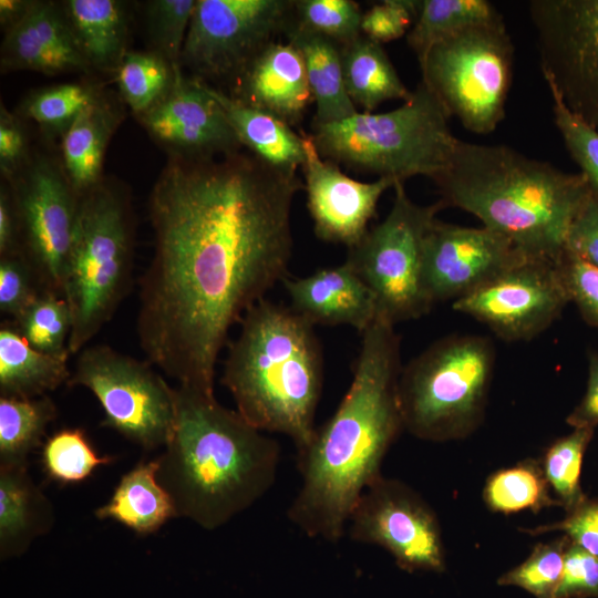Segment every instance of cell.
Segmentation results:
<instances>
[{
	"label": "cell",
	"instance_id": "obj_43",
	"mask_svg": "<svg viewBox=\"0 0 598 598\" xmlns=\"http://www.w3.org/2000/svg\"><path fill=\"white\" fill-rule=\"evenodd\" d=\"M556 262L569 301L588 324L598 328V267L566 249Z\"/></svg>",
	"mask_w": 598,
	"mask_h": 598
},
{
	"label": "cell",
	"instance_id": "obj_33",
	"mask_svg": "<svg viewBox=\"0 0 598 598\" xmlns=\"http://www.w3.org/2000/svg\"><path fill=\"white\" fill-rule=\"evenodd\" d=\"M549 488L542 465L527 460L492 474L483 497L495 513L513 514L524 509L536 513L544 507L560 505L550 496Z\"/></svg>",
	"mask_w": 598,
	"mask_h": 598
},
{
	"label": "cell",
	"instance_id": "obj_17",
	"mask_svg": "<svg viewBox=\"0 0 598 598\" xmlns=\"http://www.w3.org/2000/svg\"><path fill=\"white\" fill-rule=\"evenodd\" d=\"M526 255L507 237L486 227L434 220L424 241V278L433 303L462 298Z\"/></svg>",
	"mask_w": 598,
	"mask_h": 598
},
{
	"label": "cell",
	"instance_id": "obj_31",
	"mask_svg": "<svg viewBox=\"0 0 598 598\" xmlns=\"http://www.w3.org/2000/svg\"><path fill=\"white\" fill-rule=\"evenodd\" d=\"M504 21L486 0H421L417 19L406 42L421 65L433 45L470 28Z\"/></svg>",
	"mask_w": 598,
	"mask_h": 598
},
{
	"label": "cell",
	"instance_id": "obj_7",
	"mask_svg": "<svg viewBox=\"0 0 598 598\" xmlns=\"http://www.w3.org/2000/svg\"><path fill=\"white\" fill-rule=\"evenodd\" d=\"M133 267L130 200L101 183L79 197L63 295L72 313L70 354L89 346L112 319L131 290Z\"/></svg>",
	"mask_w": 598,
	"mask_h": 598
},
{
	"label": "cell",
	"instance_id": "obj_6",
	"mask_svg": "<svg viewBox=\"0 0 598 598\" xmlns=\"http://www.w3.org/2000/svg\"><path fill=\"white\" fill-rule=\"evenodd\" d=\"M450 117L421 80L399 107L312 123L310 136L319 154L336 164L402 183L413 176L433 179L446 167L457 141Z\"/></svg>",
	"mask_w": 598,
	"mask_h": 598
},
{
	"label": "cell",
	"instance_id": "obj_23",
	"mask_svg": "<svg viewBox=\"0 0 598 598\" xmlns=\"http://www.w3.org/2000/svg\"><path fill=\"white\" fill-rule=\"evenodd\" d=\"M50 501L34 483L28 465L0 466V557L23 554L53 525Z\"/></svg>",
	"mask_w": 598,
	"mask_h": 598
},
{
	"label": "cell",
	"instance_id": "obj_41",
	"mask_svg": "<svg viewBox=\"0 0 598 598\" xmlns=\"http://www.w3.org/2000/svg\"><path fill=\"white\" fill-rule=\"evenodd\" d=\"M555 125L565 147L579 166L591 196L598 199V131L574 113L549 87Z\"/></svg>",
	"mask_w": 598,
	"mask_h": 598
},
{
	"label": "cell",
	"instance_id": "obj_42",
	"mask_svg": "<svg viewBox=\"0 0 598 598\" xmlns=\"http://www.w3.org/2000/svg\"><path fill=\"white\" fill-rule=\"evenodd\" d=\"M95 99L83 85L66 83L42 90L25 102L24 112L40 125L65 131Z\"/></svg>",
	"mask_w": 598,
	"mask_h": 598
},
{
	"label": "cell",
	"instance_id": "obj_12",
	"mask_svg": "<svg viewBox=\"0 0 598 598\" xmlns=\"http://www.w3.org/2000/svg\"><path fill=\"white\" fill-rule=\"evenodd\" d=\"M293 0H196L181 63L196 79L236 81L293 19Z\"/></svg>",
	"mask_w": 598,
	"mask_h": 598
},
{
	"label": "cell",
	"instance_id": "obj_26",
	"mask_svg": "<svg viewBox=\"0 0 598 598\" xmlns=\"http://www.w3.org/2000/svg\"><path fill=\"white\" fill-rule=\"evenodd\" d=\"M70 353L50 354L31 347L9 319L0 324V396L38 398L68 383Z\"/></svg>",
	"mask_w": 598,
	"mask_h": 598
},
{
	"label": "cell",
	"instance_id": "obj_46",
	"mask_svg": "<svg viewBox=\"0 0 598 598\" xmlns=\"http://www.w3.org/2000/svg\"><path fill=\"white\" fill-rule=\"evenodd\" d=\"M598 598V559L568 540L555 598Z\"/></svg>",
	"mask_w": 598,
	"mask_h": 598
},
{
	"label": "cell",
	"instance_id": "obj_39",
	"mask_svg": "<svg viewBox=\"0 0 598 598\" xmlns=\"http://www.w3.org/2000/svg\"><path fill=\"white\" fill-rule=\"evenodd\" d=\"M568 540L564 536L550 543L537 544L524 563L498 578V585L517 586L536 598H555Z\"/></svg>",
	"mask_w": 598,
	"mask_h": 598
},
{
	"label": "cell",
	"instance_id": "obj_45",
	"mask_svg": "<svg viewBox=\"0 0 598 598\" xmlns=\"http://www.w3.org/2000/svg\"><path fill=\"white\" fill-rule=\"evenodd\" d=\"M421 0H384L362 14L361 33L379 43L403 37L415 23Z\"/></svg>",
	"mask_w": 598,
	"mask_h": 598
},
{
	"label": "cell",
	"instance_id": "obj_20",
	"mask_svg": "<svg viewBox=\"0 0 598 598\" xmlns=\"http://www.w3.org/2000/svg\"><path fill=\"white\" fill-rule=\"evenodd\" d=\"M290 308L313 327L350 326L362 334L375 320L373 292L346 261L306 277L282 279Z\"/></svg>",
	"mask_w": 598,
	"mask_h": 598
},
{
	"label": "cell",
	"instance_id": "obj_29",
	"mask_svg": "<svg viewBox=\"0 0 598 598\" xmlns=\"http://www.w3.org/2000/svg\"><path fill=\"white\" fill-rule=\"evenodd\" d=\"M342 71L351 101L372 112L389 100L410 99L408 90L381 43L361 34L341 47Z\"/></svg>",
	"mask_w": 598,
	"mask_h": 598
},
{
	"label": "cell",
	"instance_id": "obj_16",
	"mask_svg": "<svg viewBox=\"0 0 598 598\" xmlns=\"http://www.w3.org/2000/svg\"><path fill=\"white\" fill-rule=\"evenodd\" d=\"M569 302L556 260L526 256L452 307L503 340L527 341L550 327Z\"/></svg>",
	"mask_w": 598,
	"mask_h": 598
},
{
	"label": "cell",
	"instance_id": "obj_24",
	"mask_svg": "<svg viewBox=\"0 0 598 598\" xmlns=\"http://www.w3.org/2000/svg\"><path fill=\"white\" fill-rule=\"evenodd\" d=\"M202 83L220 105L243 146L275 168L297 173L305 162L301 135L276 116L225 94L207 82Z\"/></svg>",
	"mask_w": 598,
	"mask_h": 598
},
{
	"label": "cell",
	"instance_id": "obj_47",
	"mask_svg": "<svg viewBox=\"0 0 598 598\" xmlns=\"http://www.w3.org/2000/svg\"><path fill=\"white\" fill-rule=\"evenodd\" d=\"M556 530L563 532L571 543L598 559V501L586 498L574 509L567 512L564 519L524 532L539 535Z\"/></svg>",
	"mask_w": 598,
	"mask_h": 598
},
{
	"label": "cell",
	"instance_id": "obj_38",
	"mask_svg": "<svg viewBox=\"0 0 598 598\" xmlns=\"http://www.w3.org/2000/svg\"><path fill=\"white\" fill-rule=\"evenodd\" d=\"M362 12L352 0H295L293 21L343 47L361 33Z\"/></svg>",
	"mask_w": 598,
	"mask_h": 598
},
{
	"label": "cell",
	"instance_id": "obj_50",
	"mask_svg": "<svg viewBox=\"0 0 598 598\" xmlns=\"http://www.w3.org/2000/svg\"><path fill=\"white\" fill-rule=\"evenodd\" d=\"M567 423L575 427H592L598 424V353L588 354V380L586 392L579 404L567 417Z\"/></svg>",
	"mask_w": 598,
	"mask_h": 598
},
{
	"label": "cell",
	"instance_id": "obj_14",
	"mask_svg": "<svg viewBox=\"0 0 598 598\" xmlns=\"http://www.w3.org/2000/svg\"><path fill=\"white\" fill-rule=\"evenodd\" d=\"M347 530L353 542L385 549L403 570L440 573L445 568L435 513L399 480L377 477L354 505Z\"/></svg>",
	"mask_w": 598,
	"mask_h": 598
},
{
	"label": "cell",
	"instance_id": "obj_34",
	"mask_svg": "<svg viewBox=\"0 0 598 598\" xmlns=\"http://www.w3.org/2000/svg\"><path fill=\"white\" fill-rule=\"evenodd\" d=\"M116 70L121 95L141 115L168 91L175 69L156 52H126Z\"/></svg>",
	"mask_w": 598,
	"mask_h": 598
},
{
	"label": "cell",
	"instance_id": "obj_32",
	"mask_svg": "<svg viewBox=\"0 0 598 598\" xmlns=\"http://www.w3.org/2000/svg\"><path fill=\"white\" fill-rule=\"evenodd\" d=\"M58 410L51 398L0 396V466L28 465Z\"/></svg>",
	"mask_w": 598,
	"mask_h": 598
},
{
	"label": "cell",
	"instance_id": "obj_37",
	"mask_svg": "<svg viewBox=\"0 0 598 598\" xmlns=\"http://www.w3.org/2000/svg\"><path fill=\"white\" fill-rule=\"evenodd\" d=\"M594 431L592 427H575L570 434L556 440L544 456L542 467L545 477L567 512L587 498L579 478L582 457Z\"/></svg>",
	"mask_w": 598,
	"mask_h": 598
},
{
	"label": "cell",
	"instance_id": "obj_9",
	"mask_svg": "<svg viewBox=\"0 0 598 598\" xmlns=\"http://www.w3.org/2000/svg\"><path fill=\"white\" fill-rule=\"evenodd\" d=\"M513 63L514 47L502 21L442 40L420 68L450 116L472 133L488 134L505 117Z\"/></svg>",
	"mask_w": 598,
	"mask_h": 598
},
{
	"label": "cell",
	"instance_id": "obj_25",
	"mask_svg": "<svg viewBox=\"0 0 598 598\" xmlns=\"http://www.w3.org/2000/svg\"><path fill=\"white\" fill-rule=\"evenodd\" d=\"M285 34L288 42L299 50L305 62L316 103L312 123L338 122L358 113L346 90L341 47L321 34L299 27L293 19Z\"/></svg>",
	"mask_w": 598,
	"mask_h": 598
},
{
	"label": "cell",
	"instance_id": "obj_28",
	"mask_svg": "<svg viewBox=\"0 0 598 598\" xmlns=\"http://www.w3.org/2000/svg\"><path fill=\"white\" fill-rule=\"evenodd\" d=\"M76 44L90 66L117 69L127 51V16L115 0H68L61 4Z\"/></svg>",
	"mask_w": 598,
	"mask_h": 598
},
{
	"label": "cell",
	"instance_id": "obj_22",
	"mask_svg": "<svg viewBox=\"0 0 598 598\" xmlns=\"http://www.w3.org/2000/svg\"><path fill=\"white\" fill-rule=\"evenodd\" d=\"M234 92L229 95L289 126L298 124L313 102L302 55L289 42L268 44L236 80Z\"/></svg>",
	"mask_w": 598,
	"mask_h": 598
},
{
	"label": "cell",
	"instance_id": "obj_48",
	"mask_svg": "<svg viewBox=\"0 0 598 598\" xmlns=\"http://www.w3.org/2000/svg\"><path fill=\"white\" fill-rule=\"evenodd\" d=\"M565 249L598 267V199L592 196L573 221Z\"/></svg>",
	"mask_w": 598,
	"mask_h": 598
},
{
	"label": "cell",
	"instance_id": "obj_10",
	"mask_svg": "<svg viewBox=\"0 0 598 598\" xmlns=\"http://www.w3.org/2000/svg\"><path fill=\"white\" fill-rule=\"evenodd\" d=\"M394 199L386 217L348 249L346 262L373 292L378 315L393 324L420 318L433 307L424 278L425 236L446 208L439 199L419 205L394 185Z\"/></svg>",
	"mask_w": 598,
	"mask_h": 598
},
{
	"label": "cell",
	"instance_id": "obj_44",
	"mask_svg": "<svg viewBox=\"0 0 598 598\" xmlns=\"http://www.w3.org/2000/svg\"><path fill=\"white\" fill-rule=\"evenodd\" d=\"M43 292L38 278L20 255L0 257V311L14 320Z\"/></svg>",
	"mask_w": 598,
	"mask_h": 598
},
{
	"label": "cell",
	"instance_id": "obj_49",
	"mask_svg": "<svg viewBox=\"0 0 598 598\" xmlns=\"http://www.w3.org/2000/svg\"><path fill=\"white\" fill-rule=\"evenodd\" d=\"M25 154V137L17 121L1 110L0 117V166L7 176L13 173L22 163Z\"/></svg>",
	"mask_w": 598,
	"mask_h": 598
},
{
	"label": "cell",
	"instance_id": "obj_11",
	"mask_svg": "<svg viewBox=\"0 0 598 598\" xmlns=\"http://www.w3.org/2000/svg\"><path fill=\"white\" fill-rule=\"evenodd\" d=\"M76 355L66 384L95 395L104 412L102 425L146 451L165 446L174 424V393L154 365L107 344L86 346Z\"/></svg>",
	"mask_w": 598,
	"mask_h": 598
},
{
	"label": "cell",
	"instance_id": "obj_5",
	"mask_svg": "<svg viewBox=\"0 0 598 598\" xmlns=\"http://www.w3.org/2000/svg\"><path fill=\"white\" fill-rule=\"evenodd\" d=\"M239 324L220 381L248 423L289 437L297 452L301 451L316 431L323 383L322 353L313 326L290 307L266 298Z\"/></svg>",
	"mask_w": 598,
	"mask_h": 598
},
{
	"label": "cell",
	"instance_id": "obj_27",
	"mask_svg": "<svg viewBox=\"0 0 598 598\" xmlns=\"http://www.w3.org/2000/svg\"><path fill=\"white\" fill-rule=\"evenodd\" d=\"M157 472V458L137 464L122 476L110 501L94 512L95 516L115 520L137 534L157 532L168 519L177 517Z\"/></svg>",
	"mask_w": 598,
	"mask_h": 598
},
{
	"label": "cell",
	"instance_id": "obj_35",
	"mask_svg": "<svg viewBox=\"0 0 598 598\" xmlns=\"http://www.w3.org/2000/svg\"><path fill=\"white\" fill-rule=\"evenodd\" d=\"M11 321L34 349L50 354L70 353L68 342L72 331V313L64 297L41 292Z\"/></svg>",
	"mask_w": 598,
	"mask_h": 598
},
{
	"label": "cell",
	"instance_id": "obj_13",
	"mask_svg": "<svg viewBox=\"0 0 598 598\" xmlns=\"http://www.w3.org/2000/svg\"><path fill=\"white\" fill-rule=\"evenodd\" d=\"M547 86L598 131V0H532Z\"/></svg>",
	"mask_w": 598,
	"mask_h": 598
},
{
	"label": "cell",
	"instance_id": "obj_19",
	"mask_svg": "<svg viewBox=\"0 0 598 598\" xmlns=\"http://www.w3.org/2000/svg\"><path fill=\"white\" fill-rule=\"evenodd\" d=\"M301 136L305 150L301 168L315 234L323 241L350 249L369 231V221L383 193L399 182L389 177L369 183L355 181L319 154L310 134Z\"/></svg>",
	"mask_w": 598,
	"mask_h": 598
},
{
	"label": "cell",
	"instance_id": "obj_4",
	"mask_svg": "<svg viewBox=\"0 0 598 598\" xmlns=\"http://www.w3.org/2000/svg\"><path fill=\"white\" fill-rule=\"evenodd\" d=\"M445 207L463 209L526 255L557 260L590 198L581 173H567L506 145L456 141L432 179Z\"/></svg>",
	"mask_w": 598,
	"mask_h": 598
},
{
	"label": "cell",
	"instance_id": "obj_36",
	"mask_svg": "<svg viewBox=\"0 0 598 598\" xmlns=\"http://www.w3.org/2000/svg\"><path fill=\"white\" fill-rule=\"evenodd\" d=\"M111 456H101L81 429H62L52 434L42 447L41 462L47 476L61 484L86 480L96 467L110 464Z\"/></svg>",
	"mask_w": 598,
	"mask_h": 598
},
{
	"label": "cell",
	"instance_id": "obj_8",
	"mask_svg": "<svg viewBox=\"0 0 598 598\" xmlns=\"http://www.w3.org/2000/svg\"><path fill=\"white\" fill-rule=\"evenodd\" d=\"M495 364L491 339L444 337L401 370L398 394L403 427L417 439H463L481 424Z\"/></svg>",
	"mask_w": 598,
	"mask_h": 598
},
{
	"label": "cell",
	"instance_id": "obj_1",
	"mask_svg": "<svg viewBox=\"0 0 598 598\" xmlns=\"http://www.w3.org/2000/svg\"><path fill=\"white\" fill-rule=\"evenodd\" d=\"M302 182L239 152L174 156L151 193L154 251L140 278L136 334L177 385L214 394L231 327L287 276Z\"/></svg>",
	"mask_w": 598,
	"mask_h": 598
},
{
	"label": "cell",
	"instance_id": "obj_52",
	"mask_svg": "<svg viewBox=\"0 0 598 598\" xmlns=\"http://www.w3.org/2000/svg\"><path fill=\"white\" fill-rule=\"evenodd\" d=\"M30 1L21 0H1L0 1V21L8 29L20 20L30 6Z\"/></svg>",
	"mask_w": 598,
	"mask_h": 598
},
{
	"label": "cell",
	"instance_id": "obj_3",
	"mask_svg": "<svg viewBox=\"0 0 598 598\" xmlns=\"http://www.w3.org/2000/svg\"><path fill=\"white\" fill-rule=\"evenodd\" d=\"M173 393L174 424L157 457V478L177 517L214 530L272 487L281 448L214 394L182 385Z\"/></svg>",
	"mask_w": 598,
	"mask_h": 598
},
{
	"label": "cell",
	"instance_id": "obj_30",
	"mask_svg": "<svg viewBox=\"0 0 598 598\" xmlns=\"http://www.w3.org/2000/svg\"><path fill=\"white\" fill-rule=\"evenodd\" d=\"M113 123L110 109L94 99L63 135L65 176L79 196L101 184L103 157Z\"/></svg>",
	"mask_w": 598,
	"mask_h": 598
},
{
	"label": "cell",
	"instance_id": "obj_15",
	"mask_svg": "<svg viewBox=\"0 0 598 598\" xmlns=\"http://www.w3.org/2000/svg\"><path fill=\"white\" fill-rule=\"evenodd\" d=\"M19 224L20 255L43 292L64 295L79 195L65 174L38 161L16 181L11 193Z\"/></svg>",
	"mask_w": 598,
	"mask_h": 598
},
{
	"label": "cell",
	"instance_id": "obj_21",
	"mask_svg": "<svg viewBox=\"0 0 598 598\" xmlns=\"http://www.w3.org/2000/svg\"><path fill=\"white\" fill-rule=\"evenodd\" d=\"M1 58L6 69L50 75L90 68L62 7L53 2L31 1L23 17L6 30Z\"/></svg>",
	"mask_w": 598,
	"mask_h": 598
},
{
	"label": "cell",
	"instance_id": "obj_40",
	"mask_svg": "<svg viewBox=\"0 0 598 598\" xmlns=\"http://www.w3.org/2000/svg\"><path fill=\"white\" fill-rule=\"evenodd\" d=\"M194 0H153L146 2L145 22L155 52L174 69L181 66V56L195 9Z\"/></svg>",
	"mask_w": 598,
	"mask_h": 598
},
{
	"label": "cell",
	"instance_id": "obj_51",
	"mask_svg": "<svg viewBox=\"0 0 598 598\" xmlns=\"http://www.w3.org/2000/svg\"><path fill=\"white\" fill-rule=\"evenodd\" d=\"M20 254L19 224L12 195L0 192V257Z\"/></svg>",
	"mask_w": 598,
	"mask_h": 598
},
{
	"label": "cell",
	"instance_id": "obj_18",
	"mask_svg": "<svg viewBox=\"0 0 598 598\" xmlns=\"http://www.w3.org/2000/svg\"><path fill=\"white\" fill-rule=\"evenodd\" d=\"M140 118L147 132L177 157H216L239 152L243 146L202 81L185 79L179 68L174 70L165 95Z\"/></svg>",
	"mask_w": 598,
	"mask_h": 598
},
{
	"label": "cell",
	"instance_id": "obj_2",
	"mask_svg": "<svg viewBox=\"0 0 598 598\" xmlns=\"http://www.w3.org/2000/svg\"><path fill=\"white\" fill-rule=\"evenodd\" d=\"M377 316L361 334L350 386L331 417L298 451L300 487L287 516L302 533L339 542L363 491L403 427L399 404L400 337Z\"/></svg>",
	"mask_w": 598,
	"mask_h": 598
}]
</instances>
